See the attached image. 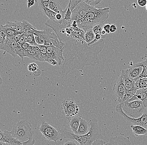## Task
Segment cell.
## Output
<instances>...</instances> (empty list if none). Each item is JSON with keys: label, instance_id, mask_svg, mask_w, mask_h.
I'll list each match as a JSON object with an SVG mask.
<instances>
[{"label": "cell", "instance_id": "6da1fadb", "mask_svg": "<svg viewBox=\"0 0 147 145\" xmlns=\"http://www.w3.org/2000/svg\"><path fill=\"white\" fill-rule=\"evenodd\" d=\"M65 44L63 48L64 61L59 73L64 77L72 70H83L85 66H95L99 63L98 55L104 47V39H102L92 45H89L76 32L59 39Z\"/></svg>", "mask_w": 147, "mask_h": 145}, {"label": "cell", "instance_id": "7a4b0ae2", "mask_svg": "<svg viewBox=\"0 0 147 145\" xmlns=\"http://www.w3.org/2000/svg\"><path fill=\"white\" fill-rule=\"evenodd\" d=\"M89 122L91 125L90 129L89 132L84 135H78L65 127L59 131L64 138L75 140L80 145H92V143L96 140H103L104 136L102 133V130L96 118L91 119Z\"/></svg>", "mask_w": 147, "mask_h": 145}, {"label": "cell", "instance_id": "3957f363", "mask_svg": "<svg viewBox=\"0 0 147 145\" xmlns=\"http://www.w3.org/2000/svg\"><path fill=\"white\" fill-rule=\"evenodd\" d=\"M110 8L96 9L94 7L87 14L85 18L78 23V27L85 32L94 26L105 22L109 17Z\"/></svg>", "mask_w": 147, "mask_h": 145}, {"label": "cell", "instance_id": "277c9868", "mask_svg": "<svg viewBox=\"0 0 147 145\" xmlns=\"http://www.w3.org/2000/svg\"><path fill=\"white\" fill-rule=\"evenodd\" d=\"M34 34L38 45L54 46L63 49L65 44L59 41L56 32L51 28L46 26L44 30H35Z\"/></svg>", "mask_w": 147, "mask_h": 145}, {"label": "cell", "instance_id": "5b68a950", "mask_svg": "<svg viewBox=\"0 0 147 145\" xmlns=\"http://www.w3.org/2000/svg\"><path fill=\"white\" fill-rule=\"evenodd\" d=\"M10 132L15 138L23 143L32 139L33 138L31 123L26 120H21L15 123Z\"/></svg>", "mask_w": 147, "mask_h": 145}, {"label": "cell", "instance_id": "8992f818", "mask_svg": "<svg viewBox=\"0 0 147 145\" xmlns=\"http://www.w3.org/2000/svg\"><path fill=\"white\" fill-rule=\"evenodd\" d=\"M121 104L124 112L131 118H139L147 111V108L144 106L142 101L139 100Z\"/></svg>", "mask_w": 147, "mask_h": 145}, {"label": "cell", "instance_id": "52a82bcc", "mask_svg": "<svg viewBox=\"0 0 147 145\" xmlns=\"http://www.w3.org/2000/svg\"><path fill=\"white\" fill-rule=\"evenodd\" d=\"M43 136L46 140L49 141H61L63 137L60 132L58 131L55 127L49 125L48 123L43 121L39 129Z\"/></svg>", "mask_w": 147, "mask_h": 145}, {"label": "cell", "instance_id": "ba28073f", "mask_svg": "<svg viewBox=\"0 0 147 145\" xmlns=\"http://www.w3.org/2000/svg\"><path fill=\"white\" fill-rule=\"evenodd\" d=\"M117 112L123 117L125 120L133 124V125L142 126L147 129V111L138 118H133L127 115L122 108V104L119 103L116 107Z\"/></svg>", "mask_w": 147, "mask_h": 145}, {"label": "cell", "instance_id": "9c48e42d", "mask_svg": "<svg viewBox=\"0 0 147 145\" xmlns=\"http://www.w3.org/2000/svg\"><path fill=\"white\" fill-rule=\"evenodd\" d=\"M94 7L87 4L85 2L80 3L72 12L71 21H75L79 23L85 18L87 14Z\"/></svg>", "mask_w": 147, "mask_h": 145}, {"label": "cell", "instance_id": "30bf717a", "mask_svg": "<svg viewBox=\"0 0 147 145\" xmlns=\"http://www.w3.org/2000/svg\"><path fill=\"white\" fill-rule=\"evenodd\" d=\"M5 26L23 34H27L36 29L34 26L25 20H23L22 22H7Z\"/></svg>", "mask_w": 147, "mask_h": 145}, {"label": "cell", "instance_id": "8fae6325", "mask_svg": "<svg viewBox=\"0 0 147 145\" xmlns=\"http://www.w3.org/2000/svg\"><path fill=\"white\" fill-rule=\"evenodd\" d=\"M62 108L66 118L70 120L79 113V107L72 99H64L62 103Z\"/></svg>", "mask_w": 147, "mask_h": 145}, {"label": "cell", "instance_id": "7c38bea8", "mask_svg": "<svg viewBox=\"0 0 147 145\" xmlns=\"http://www.w3.org/2000/svg\"><path fill=\"white\" fill-rule=\"evenodd\" d=\"M63 49L54 46H47V60L49 63L51 61H56L58 65L61 66L64 61Z\"/></svg>", "mask_w": 147, "mask_h": 145}, {"label": "cell", "instance_id": "4fadbf2b", "mask_svg": "<svg viewBox=\"0 0 147 145\" xmlns=\"http://www.w3.org/2000/svg\"><path fill=\"white\" fill-rule=\"evenodd\" d=\"M121 77L123 78L125 86L127 91H129L135 95L137 91L135 85V80L132 79L129 76L127 70H122L121 74Z\"/></svg>", "mask_w": 147, "mask_h": 145}, {"label": "cell", "instance_id": "5bb4252c", "mask_svg": "<svg viewBox=\"0 0 147 145\" xmlns=\"http://www.w3.org/2000/svg\"><path fill=\"white\" fill-rule=\"evenodd\" d=\"M0 141L4 144L11 145H20L22 144L23 142L18 141L15 138L11 132L4 131H0Z\"/></svg>", "mask_w": 147, "mask_h": 145}, {"label": "cell", "instance_id": "9a60e30c", "mask_svg": "<svg viewBox=\"0 0 147 145\" xmlns=\"http://www.w3.org/2000/svg\"><path fill=\"white\" fill-rule=\"evenodd\" d=\"M19 45V43L18 42L15 41L13 37L11 38L7 37L5 44L4 46L2 48L1 50L6 52L7 53L11 54L14 58H16L17 55L15 50Z\"/></svg>", "mask_w": 147, "mask_h": 145}, {"label": "cell", "instance_id": "2e32d148", "mask_svg": "<svg viewBox=\"0 0 147 145\" xmlns=\"http://www.w3.org/2000/svg\"><path fill=\"white\" fill-rule=\"evenodd\" d=\"M113 90L114 92L115 95L118 99V101L120 100L123 97L126 90L123 80V78L121 76H119L117 81L115 83Z\"/></svg>", "mask_w": 147, "mask_h": 145}, {"label": "cell", "instance_id": "e0dca14e", "mask_svg": "<svg viewBox=\"0 0 147 145\" xmlns=\"http://www.w3.org/2000/svg\"><path fill=\"white\" fill-rule=\"evenodd\" d=\"M132 143L129 137L123 135L113 137L110 138V141L106 144V145H131Z\"/></svg>", "mask_w": 147, "mask_h": 145}, {"label": "cell", "instance_id": "ac0fdd59", "mask_svg": "<svg viewBox=\"0 0 147 145\" xmlns=\"http://www.w3.org/2000/svg\"><path fill=\"white\" fill-rule=\"evenodd\" d=\"M127 70L129 76L135 81L140 76L143 70V68L138 63L130 66Z\"/></svg>", "mask_w": 147, "mask_h": 145}, {"label": "cell", "instance_id": "d6986e66", "mask_svg": "<svg viewBox=\"0 0 147 145\" xmlns=\"http://www.w3.org/2000/svg\"><path fill=\"white\" fill-rule=\"evenodd\" d=\"M136 100L142 101L144 106L147 108V89H138L136 94L127 102Z\"/></svg>", "mask_w": 147, "mask_h": 145}, {"label": "cell", "instance_id": "ffe728a7", "mask_svg": "<svg viewBox=\"0 0 147 145\" xmlns=\"http://www.w3.org/2000/svg\"><path fill=\"white\" fill-rule=\"evenodd\" d=\"M48 8L57 13L61 14L64 17L65 13L68 9V6L64 11H63L61 4L58 0H50Z\"/></svg>", "mask_w": 147, "mask_h": 145}, {"label": "cell", "instance_id": "44dd1931", "mask_svg": "<svg viewBox=\"0 0 147 145\" xmlns=\"http://www.w3.org/2000/svg\"><path fill=\"white\" fill-rule=\"evenodd\" d=\"M90 128L91 125L90 122H87L82 118L80 126L76 134L80 135H84L89 132Z\"/></svg>", "mask_w": 147, "mask_h": 145}, {"label": "cell", "instance_id": "7402d4cb", "mask_svg": "<svg viewBox=\"0 0 147 145\" xmlns=\"http://www.w3.org/2000/svg\"><path fill=\"white\" fill-rule=\"evenodd\" d=\"M81 119V117L77 115V116H74L70 120V127H71V131L74 133L76 134L78 131Z\"/></svg>", "mask_w": 147, "mask_h": 145}, {"label": "cell", "instance_id": "603a6c76", "mask_svg": "<svg viewBox=\"0 0 147 145\" xmlns=\"http://www.w3.org/2000/svg\"><path fill=\"white\" fill-rule=\"evenodd\" d=\"M38 6H39V9L43 12V14L47 16L49 19L51 21H57L56 17L57 13L53 12L49 8H47L43 5H39Z\"/></svg>", "mask_w": 147, "mask_h": 145}, {"label": "cell", "instance_id": "cb8c5ba5", "mask_svg": "<svg viewBox=\"0 0 147 145\" xmlns=\"http://www.w3.org/2000/svg\"><path fill=\"white\" fill-rule=\"evenodd\" d=\"M133 134L136 136L139 135H147V129L142 126L138 125H131L130 126Z\"/></svg>", "mask_w": 147, "mask_h": 145}, {"label": "cell", "instance_id": "d4e9b609", "mask_svg": "<svg viewBox=\"0 0 147 145\" xmlns=\"http://www.w3.org/2000/svg\"><path fill=\"white\" fill-rule=\"evenodd\" d=\"M135 82V85L137 90L147 89V77L139 78Z\"/></svg>", "mask_w": 147, "mask_h": 145}, {"label": "cell", "instance_id": "484cf974", "mask_svg": "<svg viewBox=\"0 0 147 145\" xmlns=\"http://www.w3.org/2000/svg\"><path fill=\"white\" fill-rule=\"evenodd\" d=\"M0 31L4 32L7 36V37L9 38L13 37L18 32L10 28L6 27L5 26L3 25H1L0 27Z\"/></svg>", "mask_w": 147, "mask_h": 145}, {"label": "cell", "instance_id": "4316f807", "mask_svg": "<svg viewBox=\"0 0 147 145\" xmlns=\"http://www.w3.org/2000/svg\"><path fill=\"white\" fill-rule=\"evenodd\" d=\"M95 35L92 29H88L84 35V39L88 44H90L95 39Z\"/></svg>", "mask_w": 147, "mask_h": 145}, {"label": "cell", "instance_id": "83f0119b", "mask_svg": "<svg viewBox=\"0 0 147 145\" xmlns=\"http://www.w3.org/2000/svg\"><path fill=\"white\" fill-rule=\"evenodd\" d=\"M37 52H38L35 51L32 49H29L25 50L26 56L34 61H36Z\"/></svg>", "mask_w": 147, "mask_h": 145}, {"label": "cell", "instance_id": "f1b7e54d", "mask_svg": "<svg viewBox=\"0 0 147 145\" xmlns=\"http://www.w3.org/2000/svg\"><path fill=\"white\" fill-rule=\"evenodd\" d=\"M34 31H32V32L28 33V43L32 46H37L38 44L36 42L34 36Z\"/></svg>", "mask_w": 147, "mask_h": 145}, {"label": "cell", "instance_id": "f546056e", "mask_svg": "<svg viewBox=\"0 0 147 145\" xmlns=\"http://www.w3.org/2000/svg\"><path fill=\"white\" fill-rule=\"evenodd\" d=\"M40 48V52L43 59L45 60V62H47V46L45 45H38Z\"/></svg>", "mask_w": 147, "mask_h": 145}, {"label": "cell", "instance_id": "4dcf8cb0", "mask_svg": "<svg viewBox=\"0 0 147 145\" xmlns=\"http://www.w3.org/2000/svg\"><path fill=\"white\" fill-rule=\"evenodd\" d=\"M16 52L17 55H18L21 59H22L23 61H24V59L26 56L25 54V50L23 48L22 46L20 45H18V47L15 50Z\"/></svg>", "mask_w": 147, "mask_h": 145}, {"label": "cell", "instance_id": "1f68e13d", "mask_svg": "<svg viewBox=\"0 0 147 145\" xmlns=\"http://www.w3.org/2000/svg\"><path fill=\"white\" fill-rule=\"evenodd\" d=\"M139 64L141 65L143 68V70L139 78L147 77V61H143L139 63Z\"/></svg>", "mask_w": 147, "mask_h": 145}, {"label": "cell", "instance_id": "d6a6232c", "mask_svg": "<svg viewBox=\"0 0 147 145\" xmlns=\"http://www.w3.org/2000/svg\"><path fill=\"white\" fill-rule=\"evenodd\" d=\"M71 2V1H69L68 5V9L66 11V13L64 15V20H71V15H72V12L70 9Z\"/></svg>", "mask_w": 147, "mask_h": 145}, {"label": "cell", "instance_id": "836d02e7", "mask_svg": "<svg viewBox=\"0 0 147 145\" xmlns=\"http://www.w3.org/2000/svg\"><path fill=\"white\" fill-rule=\"evenodd\" d=\"M7 39V36L5 33L2 31H0V49L4 46L5 41Z\"/></svg>", "mask_w": 147, "mask_h": 145}, {"label": "cell", "instance_id": "e575fe53", "mask_svg": "<svg viewBox=\"0 0 147 145\" xmlns=\"http://www.w3.org/2000/svg\"><path fill=\"white\" fill-rule=\"evenodd\" d=\"M93 31L94 32L95 35H97V34H100L102 35V31L103 30L102 27H101L100 25H96L94 26L92 28Z\"/></svg>", "mask_w": 147, "mask_h": 145}, {"label": "cell", "instance_id": "d590c367", "mask_svg": "<svg viewBox=\"0 0 147 145\" xmlns=\"http://www.w3.org/2000/svg\"><path fill=\"white\" fill-rule=\"evenodd\" d=\"M86 0H71V2L70 9L71 12L73 11L74 9L76 6L80 3L82 2H84Z\"/></svg>", "mask_w": 147, "mask_h": 145}, {"label": "cell", "instance_id": "8d00e7d4", "mask_svg": "<svg viewBox=\"0 0 147 145\" xmlns=\"http://www.w3.org/2000/svg\"><path fill=\"white\" fill-rule=\"evenodd\" d=\"M103 0H86L85 2L87 4L92 6H94V5L100 3Z\"/></svg>", "mask_w": 147, "mask_h": 145}, {"label": "cell", "instance_id": "74e56055", "mask_svg": "<svg viewBox=\"0 0 147 145\" xmlns=\"http://www.w3.org/2000/svg\"><path fill=\"white\" fill-rule=\"evenodd\" d=\"M38 68V66L35 63L29 64L28 66V71L32 72H34L36 71Z\"/></svg>", "mask_w": 147, "mask_h": 145}, {"label": "cell", "instance_id": "f35d334b", "mask_svg": "<svg viewBox=\"0 0 147 145\" xmlns=\"http://www.w3.org/2000/svg\"><path fill=\"white\" fill-rule=\"evenodd\" d=\"M50 1V0H37L36 3H37L38 5H43L47 8H48Z\"/></svg>", "mask_w": 147, "mask_h": 145}, {"label": "cell", "instance_id": "ab89813d", "mask_svg": "<svg viewBox=\"0 0 147 145\" xmlns=\"http://www.w3.org/2000/svg\"><path fill=\"white\" fill-rule=\"evenodd\" d=\"M35 143V141L32 138V139L28 140V141L24 142L22 144L20 145H34ZM6 144V145H11L9 144Z\"/></svg>", "mask_w": 147, "mask_h": 145}, {"label": "cell", "instance_id": "60d3db41", "mask_svg": "<svg viewBox=\"0 0 147 145\" xmlns=\"http://www.w3.org/2000/svg\"><path fill=\"white\" fill-rule=\"evenodd\" d=\"M105 141L103 140H97L92 143V145H106Z\"/></svg>", "mask_w": 147, "mask_h": 145}, {"label": "cell", "instance_id": "b9f144b4", "mask_svg": "<svg viewBox=\"0 0 147 145\" xmlns=\"http://www.w3.org/2000/svg\"><path fill=\"white\" fill-rule=\"evenodd\" d=\"M110 26H111V25H110V24H106L103 27V29L105 31L107 34H109L110 32Z\"/></svg>", "mask_w": 147, "mask_h": 145}, {"label": "cell", "instance_id": "7bdbcfd3", "mask_svg": "<svg viewBox=\"0 0 147 145\" xmlns=\"http://www.w3.org/2000/svg\"><path fill=\"white\" fill-rule=\"evenodd\" d=\"M23 34L20 32H17L16 33V35L13 37V39H14L15 41L18 42L20 39L22 37V35Z\"/></svg>", "mask_w": 147, "mask_h": 145}, {"label": "cell", "instance_id": "ee69618b", "mask_svg": "<svg viewBox=\"0 0 147 145\" xmlns=\"http://www.w3.org/2000/svg\"><path fill=\"white\" fill-rule=\"evenodd\" d=\"M138 3L139 6L144 7L147 4V0H138Z\"/></svg>", "mask_w": 147, "mask_h": 145}, {"label": "cell", "instance_id": "f6af8a7d", "mask_svg": "<svg viewBox=\"0 0 147 145\" xmlns=\"http://www.w3.org/2000/svg\"><path fill=\"white\" fill-rule=\"evenodd\" d=\"M22 47L25 50L29 49L32 48V46L28 42H24L22 45H21Z\"/></svg>", "mask_w": 147, "mask_h": 145}, {"label": "cell", "instance_id": "bcb514c9", "mask_svg": "<svg viewBox=\"0 0 147 145\" xmlns=\"http://www.w3.org/2000/svg\"><path fill=\"white\" fill-rule=\"evenodd\" d=\"M37 0H27V6L28 9L33 6L36 2Z\"/></svg>", "mask_w": 147, "mask_h": 145}, {"label": "cell", "instance_id": "7dc6e473", "mask_svg": "<svg viewBox=\"0 0 147 145\" xmlns=\"http://www.w3.org/2000/svg\"><path fill=\"white\" fill-rule=\"evenodd\" d=\"M117 27L116 25L115 24H113L111 25L110 26V32L111 33H114L117 30Z\"/></svg>", "mask_w": 147, "mask_h": 145}, {"label": "cell", "instance_id": "c3c4849f", "mask_svg": "<svg viewBox=\"0 0 147 145\" xmlns=\"http://www.w3.org/2000/svg\"><path fill=\"white\" fill-rule=\"evenodd\" d=\"M64 145H78V144L73 141H68L66 142Z\"/></svg>", "mask_w": 147, "mask_h": 145}, {"label": "cell", "instance_id": "681fc988", "mask_svg": "<svg viewBox=\"0 0 147 145\" xmlns=\"http://www.w3.org/2000/svg\"><path fill=\"white\" fill-rule=\"evenodd\" d=\"M31 49L34 50L36 52H38L40 51V48H39V47H38V46H32V48Z\"/></svg>", "mask_w": 147, "mask_h": 145}, {"label": "cell", "instance_id": "f907efd6", "mask_svg": "<svg viewBox=\"0 0 147 145\" xmlns=\"http://www.w3.org/2000/svg\"><path fill=\"white\" fill-rule=\"evenodd\" d=\"M24 42H25V41L22 35V37L19 40V42H18V43H19V45H22L23 44H24Z\"/></svg>", "mask_w": 147, "mask_h": 145}, {"label": "cell", "instance_id": "816d5d0a", "mask_svg": "<svg viewBox=\"0 0 147 145\" xmlns=\"http://www.w3.org/2000/svg\"><path fill=\"white\" fill-rule=\"evenodd\" d=\"M107 33L106 32H105V31L103 30L102 31V35H106Z\"/></svg>", "mask_w": 147, "mask_h": 145}, {"label": "cell", "instance_id": "f5cc1de1", "mask_svg": "<svg viewBox=\"0 0 147 145\" xmlns=\"http://www.w3.org/2000/svg\"><path fill=\"white\" fill-rule=\"evenodd\" d=\"M146 10L147 11V5H146Z\"/></svg>", "mask_w": 147, "mask_h": 145}, {"label": "cell", "instance_id": "db71d44e", "mask_svg": "<svg viewBox=\"0 0 147 145\" xmlns=\"http://www.w3.org/2000/svg\"><path fill=\"white\" fill-rule=\"evenodd\" d=\"M146 61H147V58L146 59Z\"/></svg>", "mask_w": 147, "mask_h": 145}, {"label": "cell", "instance_id": "11a10c76", "mask_svg": "<svg viewBox=\"0 0 147 145\" xmlns=\"http://www.w3.org/2000/svg\"><path fill=\"white\" fill-rule=\"evenodd\" d=\"M70 1H71V0H69Z\"/></svg>", "mask_w": 147, "mask_h": 145}]
</instances>
